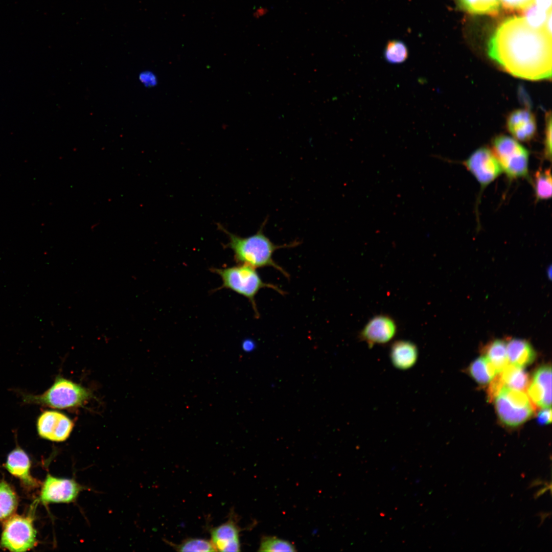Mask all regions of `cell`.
<instances>
[{
  "instance_id": "836d02e7",
  "label": "cell",
  "mask_w": 552,
  "mask_h": 552,
  "mask_svg": "<svg viewBox=\"0 0 552 552\" xmlns=\"http://www.w3.org/2000/svg\"><path fill=\"white\" fill-rule=\"evenodd\" d=\"M254 344L252 341H245L243 343L242 348L245 352H250L254 348Z\"/></svg>"
},
{
  "instance_id": "277c9868",
  "label": "cell",
  "mask_w": 552,
  "mask_h": 552,
  "mask_svg": "<svg viewBox=\"0 0 552 552\" xmlns=\"http://www.w3.org/2000/svg\"><path fill=\"white\" fill-rule=\"evenodd\" d=\"M19 393L24 404L39 405L54 409L82 406L92 396L89 389L59 376L56 377L53 385L41 395Z\"/></svg>"
},
{
  "instance_id": "ba28073f",
  "label": "cell",
  "mask_w": 552,
  "mask_h": 552,
  "mask_svg": "<svg viewBox=\"0 0 552 552\" xmlns=\"http://www.w3.org/2000/svg\"><path fill=\"white\" fill-rule=\"evenodd\" d=\"M463 164L478 181L481 191L502 172L493 152L486 147L474 151Z\"/></svg>"
},
{
  "instance_id": "d6986e66",
  "label": "cell",
  "mask_w": 552,
  "mask_h": 552,
  "mask_svg": "<svg viewBox=\"0 0 552 552\" xmlns=\"http://www.w3.org/2000/svg\"><path fill=\"white\" fill-rule=\"evenodd\" d=\"M463 10L473 14L497 15L500 10L499 0H456Z\"/></svg>"
},
{
  "instance_id": "83f0119b",
  "label": "cell",
  "mask_w": 552,
  "mask_h": 552,
  "mask_svg": "<svg viewBox=\"0 0 552 552\" xmlns=\"http://www.w3.org/2000/svg\"><path fill=\"white\" fill-rule=\"evenodd\" d=\"M503 7L507 10L517 11L526 9L532 6L534 0H500Z\"/></svg>"
},
{
  "instance_id": "4dcf8cb0",
  "label": "cell",
  "mask_w": 552,
  "mask_h": 552,
  "mask_svg": "<svg viewBox=\"0 0 552 552\" xmlns=\"http://www.w3.org/2000/svg\"><path fill=\"white\" fill-rule=\"evenodd\" d=\"M504 386H505L504 384L501 380L499 375L498 376L496 375L490 382L488 389V396L489 399L490 401H493Z\"/></svg>"
},
{
  "instance_id": "e0dca14e",
  "label": "cell",
  "mask_w": 552,
  "mask_h": 552,
  "mask_svg": "<svg viewBox=\"0 0 552 552\" xmlns=\"http://www.w3.org/2000/svg\"><path fill=\"white\" fill-rule=\"evenodd\" d=\"M507 353L509 363L521 367L532 363L536 357L531 344L520 339H512L507 342Z\"/></svg>"
},
{
  "instance_id": "6da1fadb",
  "label": "cell",
  "mask_w": 552,
  "mask_h": 552,
  "mask_svg": "<svg viewBox=\"0 0 552 552\" xmlns=\"http://www.w3.org/2000/svg\"><path fill=\"white\" fill-rule=\"evenodd\" d=\"M488 53L515 77L530 80L551 77V35L545 28H533L524 18L503 21L491 36Z\"/></svg>"
},
{
  "instance_id": "9a60e30c",
  "label": "cell",
  "mask_w": 552,
  "mask_h": 552,
  "mask_svg": "<svg viewBox=\"0 0 552 552\" xmlns=\"http://www.w3.org/2000/svg\"><path fill=\"white\" fill-rule=\"evenodd\" d=\"M7 470L27 487H35L37 482L30 474L31 462L27 454L16 448L8 454L5 464Z\"/></svg>"
},
{
  "instance_id": "f1b7e54d",
  "label": "cell",
  "mask_w": 552,
  "mask_h": 552,
  "mask_svg": "<svg viewBox=\"0 0 552 552\" xmlns=\"http://www.w3.org/2000/svg\"><path fill=\"white\" fill-rule=\"evenodd\" d=\"M544 156L549 160L551 157V117L547 115L544 140Z\"/></svg>"
},
{
  "instance_id": "8992f818",
  "label": "cell",
  "mask_w": 552,
  "mask_h": 552,
  "mask_svg": "<svg viewBox=\"0 0 552 552\" xmlns=\"http://www.w3.org/2000/svg\"><path fill=\"white\" fill-rule=\"evenodd\" d=\"M493 400L500 420L510 427L522 424L534 412L527 395L522 390L504 386Z\"/></svg>"
},
{
  "instance_id": "7a4b0ae2",
  "label": "cell",
  "mask_w": 552,
  "mask_h": 552,
  "mask_svg": "<svg viewBox=\"0 0 552 552\" xmlns=\"http://www.w3.org/2000/svg\"><path fill=\"white\" fill-rule=\"evenodd\" d=\"M267 221V219L264 220L256 234L246 237L232 234L220 224L217 226L219 229L227 235L228 242L224 245V248L232 250L234 259L238 264L247 265L255 268L271 267L289 279V274L274 261L273 255L278 249L295 247L300 242L295 241L282 245L275 244L264 233L263 229Z\"/></svg>"
},
{
  "instance_id": "52a82bcc",
  "label": "cell",
  "mask_w": 552,
  "mask_h": 552,
  "mask_svg": "<svg viewBox=\"0 0 552 552\" xmlns=\"http://www.w3.org/2000/svg\"><path fill=\"white\" fill-rule=\"evenodd\" d=\"M31 516L15 515L6 521L1 546L11 551H26L36 544V531Z\"/></svg>"
},
{
  "instance_id": "4fadbf2b",
  "label": "cell",
  "mask_w": 552,
  "mask_h": 552,
  "mask_svg": "<svg viewBox=\"0 0 552 552\" xmlns=\"http://www.w3.org/2000/svg\"><path fill=\"white\" fill-rule=\"evenodd\" d=\"M239 532L237 523L230 517L225 523L210 530L211 541L216 551H239Z\"/></svg>"
},
{
  "instance_id": "5bb4252c",
  "label": "cell",
  "mask_w": 552,
  "mask_h": 552,
  "mask_svg": "<svg viewBox=\"0 0 552 552\" xmlns=\"http://www.w3.org/2000/svg\"><path fill=\"white\" fill-rule=\"evenodd\" d=\"M507 127L515 139L522 142L530 141L536 131L535 116L526 109L515 110L508 118Z\"/></svg>"
},
{
  "instance_id": "4316f807",
  "label": "cell",
  "mask_w": 552,
  "mask_h": 552,
  "mask_svg": "<svg viewBox=\"0 0 552 552\" xmlns=\"http://www.w3.org/2000/svg\"><path fill=\"white\" fill-rule=\"evenodd\" d=\"M547 15L546 10L536 6H531L524 11V19L529 25L539 28L545 25Z\"/></svg>"
},
{
  "instance_id": "3957f363",
  "label": "cell",
  "mask_w": 552,
  "mask_h": 552,
  "mask_svg": "<svg viewBox=\"0 0 552 552\" xmlns=\"http://www.w3.org/2000/svg\"><path fill=\"white\" fill-rule=\"evenodd\" d=\"M238 264L225 268L213 267L210 270L221 278L222 284L219 289H228L247 298L255 317L258 318L260 313L255 298L261 289L270 288L282 295H284L285 292L278 286L263 281L256 268L245 264Z\"/></svg>"
},
{
  "instance_id": "2e32d148",
  "label": "cell",
  "mask_w": 552,
  "mask_h": 552,
  "mask_svg": "<svg viewBox=\"0 0 552 552\" xmlns=\"http://www.w3.org/2000/svg\"><path fill=\"white\" fill-rule=\"evenodd\" d=\"M390 358L393 365L401 370L412 367L418 357V350L413 342L405 340L394 342L390 350Z\"/></svg>"
},
{
  "instance_id": "484cf974",
  "label": "cell",
  "mask_w": 552,
  "mask_h": 552,
  "mask_svg": "<svg viewBox=\"0 0 552 552\" xmlns=\"http://www.w3.org/2000/svg\"><path fill=\"white\" fill-rule=\"evenodd\" d=\"M259 551H294L295 549L289 542L275 537H264L261 540Z\"/></svg>"
},
{
  "instance_id": "7402d4cb",
  "label": "cell",
  "mask_w": 552,
  "mask_h": 552,
  "mask_svg": "<svg viewBox=\"0 0 552 552\" xmlns=\"http://www.w3.org/2000/svg\"><path fill=\"white\" fill-rule=\"evenodd\" d=\"M534 188L536 200H547L551 197L550 168L539 169L534 176Z\"/></svg>"
},
{
  "instance_id": "f546056e",
  "label": "cell",
  "mask_w": 552,
  "mask_h": 552,
  "mask_svg": "<svg viewBox=\"0 0 552 552\" xmlns=\"http://www.w3.org/2000/svg\"><path fill=\"white\" fill-rule=\"evenodd\" d=\"M139 81L146 87H152L157 85V78L156 75L152 71L146 70L142 71L139 75Z\"/></svg>"
},
{
  "instance_id": "44dd1931",
  "label": "cell",
  "mask_w": 552,
  "mask_h": 552,
  "mask_svg": "<svg viewBox=\"0 0 552 552\" xmlns=\"http://www.w3.org/2000/svg\"><path fill=\"white\" fill-rule=\"evenodd\" d=\"M470 373L473 379L479 384L485 385L490 383L498 374L492 363L485 356L477 358L470 365Z\"/></svg>"
},
{
  "instance_id": "5b68a950",
  "label": "cell",
  "mask_w": 552,
  "mask_h": 552,
  "mask_svg": "<svg viewBox=\"0 0 552 552\" xmlns=\"http://www.w3.org/2000/svg\"><path fill=\"white\" fill-rule=\"evenodd\" d=\"M492 152L510 179L528 176L529 152L516 140L501 135L495 138Z\"/></svg>"
},
{
  "instance_id": "d4e9b609",
  "label": "cell",
  "mask_w": 552,
  "mask_h": 552,
  "mask_svg": "<svg viewBox=\"0 0 552 552\" xmlns=\"http://www.w3.org/2000/svg\"><path fill=\"white\" fill-rule=\"evenodd\" d=\"M174 547L180 551H216L211 540L201 538H188Z\"/></svg>"
},
{
  "instance_id": "9c48e42d",
  "label": "cell",
  "mask_w": 552,
  "mask_h": 552,
  "mask_svg": "<svg viewBox=\"0 0 552 552\" xmlns=\"http://www.w3.org/2000/svg\"><path fill=\"white\" fill-rule=\"evenodd\" d=\"M74 424L65 414L47 410L38 417L36 422L38 435L43 439L56 442L65 441L71 433Z\"/></svg>"
},
{
  "instance_id": "7c38bea8",
  "label": "cell",
  "mask_w": 552,
  "mask_h": 552,
  "mask_svg": "<svg viewBox=\"0 0 552 552\" xmlns=\"http://www.w3.org/2000/svg\"><path fill=\"white\" fill-rule=\"evenodd\" d=\"M551 368L543 365L534 373L527 386L528 395L534 404L541 408L551 407Z\"/></svg>"
},
{
  "instance_id": "8fae6325",
  "label": "cell",
  "mask_w": 552,
  "mask_h": 552,
  "mask_svg": "<svg viewBox=\"0 0 552 552\" xmlns=\"http://www.w3.org/2000/svg\"><path fill=\"white\" fill-rule=\"evenodd\" d=\"M397 327L395 320L386 315H378L368 321L361 331L359 337L372 348L376 344H384L395 336Z\"/></svg>"
},
{
  "instance_id": "d6a6232c",
  "label": "cell",
  "mask_w": 552,
  "mask_h": 552,
  "mask_svg": "<svg viewBox=\"0 0 552 552\" xmlns=\"http://www.w3.org/2000/svg\"><path fill=\"white\" fill-rule=\"evenodd\" d=\"M538 7L541 8L549 11L551 10V0H536Z\"/></svg>"
},
{
  "instance_id": "cb8c5ba5",
  "label": "cell",
  "mask_w": 552,
  "mask_h": 552,
  "mask_svg": "<svg viewBox=\"0 0 552 552\" xmlns=\"http://www.w3.org/2000/svg\"><path fill=\"white\" fill-rule=\"evenodd\" d=\"M408 57V50L405 43L399 40H389L384 51L385 60L391 64L404 62Z\"/></svg>"
},
{
  "instance_id": "603a6c76",
  "label": "cell",
  "mask_w": 552,
  "mask_h": 552,
  "mask_svg": "<svg viewBox=\"0 0 552 552\" xmlns=\"http://www.w3.org/2000/svg\"><path fill=\"white\" fill-rule=\"evenodd\" d=\"M17 504V496L11 487L5 481H0V520L11 515Z\"/></svg>"
},
{
  "instance_id": "30bf717a",
  "label": "cell",
  "mask_w": 552,
  "mask_h": 552,
  "mask_svg": "<svg viewBox=\"0 0 552 552\" xmlns=\"http://www.w3.org/2000/svg\"><path fill=\"white\" fill-rule=\"evenodd\" d=\"M83 487L73 479L58 478L48 474L42 485L40 500L44 503L74 501Z\"/></svg>"
},
{
  "instance_id": "ffe728a7",
  "label": "cell",
  "mask_w": 552,
  "mask_h": 552,
  "mask_svg": "<svg viewBox=\"0 0 552 552\" xmlns=\"http://www.w3.org/2000/svg\"><path fill=\"white\" fill-rule=\"evenodd\" d=\"M485 357L492 363L497 374L500 373L509 363L507 342L497 339L488 344L484 349Z\"/></svg>"
},
{
  "instance_id": "1f68e13d",
  "label": "cell",
  "mask_w": 552,
  "mask_h": 552,
  "mask_svg": "<svg viewBox=\"0 0 552 552\" xmlns=\"http://www.w3.org/2000/svg\"><path fill=\"white\" fill-rule=\"evenodd\" d=\"M538 421L542 424H547L551 421V407L542 408L538 415Z\"/></svg>"
},
{
  "instance_id": "ac0fdd59",
  "label": "cell",
  "mask_w": 552,
  "mask_h": 552,
  "mask_svg": "<svg viewBox=\"0 0 552 552\" xmlns=\"http://www.w3.org/2000/svg\"><path fill=\"white\" fill-rule=\"evenodd\" d=\"M498 374L504 385L511 388L523 391L530 383L528 374L522 367L510 363Z\"/></svg>"
}]
</instances>
